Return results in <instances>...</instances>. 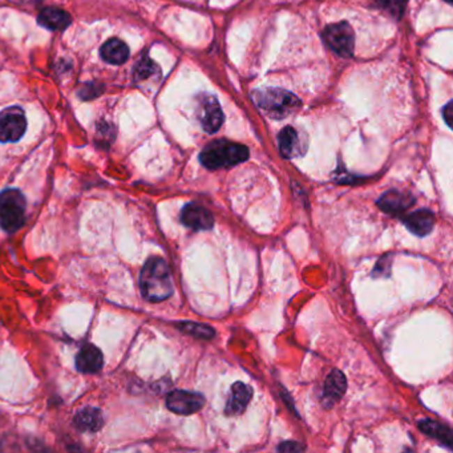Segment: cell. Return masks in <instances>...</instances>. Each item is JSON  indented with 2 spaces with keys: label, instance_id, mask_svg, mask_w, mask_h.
Here are the masks:
<instances>
[{
  "label": "cell",
  "instance_id": "obj_22",
  "mask_svg": "<svg viewBox=\"0 0 453 453\" xmlns=\"http://www.w3.org/2000/svg\"><path fill=\"white\" fill-rule=\"evenodd\" d=\"M388 263H391V261H388V259L384 261V258L381 259V261H378L372 275L374 277H387L390 274V266H391Z\"/></svg>",
  "mask_w": 453,
  "mask_h": 453
},
{
  "label": "cell",
  "instance_id": "obj_1",
  "mask_svg": "<svg viewBox=\"0 0 453 453\" xmlns=\"http://www.w3.org/2000/svg\"><path fill=\"white\" fill-rule=\"evenodd\" d=\"M142 297L149 302H162L173 294L169 265L160 256L149 258L140 272Z\"/></svg>",
  "mask_w": 453,
  "mask_h": 453
},
{
  "label": "cell",
  "instance_id": "obj_6",
  "mask_svg": "<svg viewBox=\"0 0 453 453\" xmlns=\"http://www.w3.org/2000/svg\"><path fill=\"white\" fill-rule=\"evenodd\" d=\"M27 128V118L22 108L8 107L0 112V141L20 140Z\"/></svg>",
  "mask_w": 453,
  "mask_h": 453
},
{
  "label": "cell",
  "instance_id": "obj_7",
  "mask_svg": "<svg viewBox=\"0 0 453 453\" xmlns=\"http://www.w3.org/2000/svg\"><path fill=\"white\" fill-rule=\"evenodd\" d=\"M205 406V397L197 392L174 390L167 397V407L177 415H193Z\"/></svg>",
  "mask_w": 453,
  "mask_h": 453
},
{
  "label": "cell",
  "instance_id": "obj_16",
  "mask_svg": "<svg viewBox=\"0 0 453 453\" xmlns=\"http://www.w3.org/2000/svg\"><path fill=\"white\" fill-rule=\"evenodd\" d=\"M73 425L82 432H98L104 425V417L98 408L86 407L75 415Z\"/></svg>",
  "mask_w": 453,
  "mask_h": 453
},
{
  "label": "cell",
  "instance_id": "obj_23",
  "mask_svg": "<svg viewBox=\"0 0 453 453\" xmlns=\"http://www.w3.org/2000/svg\"><path fill=\"white\" fill-rule=\"evenodd\" d=\"M303 450L305 447H302L299 443H293V441H287L278 447V451L281 452H300Z\"/></svg>",
  "mask_w": 453,
  "mask_h": 453
},
{
  "label": "cell",
  "instance_id": "obj_11",
  "mask_svg": "<svg viewBox=\"0 0 453 453\" xmlns=\"http://www.w3.org/2000/svg\"><path fill=\"white\" fill-rule=\"evenodd\" d=\"M104 358L93 344H84L76 356V369L83 374H96L102 369Z\"/></svg>",
  "mask_w": 453,
  "mask_h": 453
},
{
  "label": "cell",
  "instance_id": "obj_12",
  "mask_svg": "<svg viewBox=\"0 0 453 453\" xmlns=\"http://www.w3.org/2000/svg\"><path fill=\"white\" fill-rule=\"evenodd\" d=\"M403 222L412 234H415L417 237H425L432 231V229L435 227V215L428 209H422V210L408 214L403 220Z\"/></svg>",
  "mask_w": 453,
  "mask_h": 453
},
{
  "label": "cell",
  "instance_id": "obj_10",
  "mask_svg": "<svg viewBox=\"0 0 453 453\" xmlns=\"http://www.w3.org/2000/svg\"><path fill=\"white\" fill-rule=\"evenodd\" d=\"M415 204V199L411 194L399 192V190H388L383 194L381 199H378V206L383 212L397 215L400 213H404L410 209Z\"/></svg>",
  "mask_w": 453,
  "mask_h": 453
},
{
  "label": "cell",
  "instance_id": "obj_14",
  "mask_svg": "<svg viewBox=\"0 0 453 453\" xmlns=\"http://www.w3.org/2000/svg\"><path fill=\"white\" fill-rule=\"evenodd\" d=\"M278 144H279V151L284 158H294L303 155L305 152L299 133L294 128L286 127L282 129L278 136Z\"/></svg>",
  "mask_w": 453,
  "mask_h": 453
},
{
  "label": "cell",
  "instance_id": "obj_15",
  "mask_svg": "<svg viewBox=\"0 0 453 453\" xmlns=\"http://www.w3.org/2000/svg\"><path fill=\"white\" fill-rule=\"evenodd\" d=\"M347 390V382L346 376L339 369H334L325 382V390H323V400L326 401L327 407L332 406L335 401H338L340 397L344 395Z\"/></svg>",
  "mask_w": 453,
  "mask_h": 453
},
{
  "label": "cell",
  "instance_id": "obj_19",
  "mask_svg": "<svg viewBox=\"0 0 453 453\" xmlns=\"http://www.w3.org/2000/svg\"><path fill=\"white\" fill-rule=\"evenodd\" d=\"M419 428L422 429V432L425 433L427 436L432 438V439L439 440L440 443H443L447 448L452 450V431L450 427L445 424H441L436 420H423L419 423Z\"/></svg>",
  "mask_w": 453,
  "mask_h": 453
},
{
  "label": "cell",
  "instance_id": "obj_17",
  "mask_svg": "<svg viewBox=\"0 0 453 453\" xmlns=\"http://www.w3.org/2000/svg\"><path fill=\"white\" fill-rule=\"evenodd\" d=\"M39 24L51 31H64L71 24V16L68 13L55 7L44 8L38 16Z\"/></svg>",
  "mask_w": 453,
  "mask_h": 453
},
{
  "label": "cell",
  "instance_id": "obj_24",
  "mask_svg": "<svg viewBox=\"0 0 453 453\" xmlns=\"http://www.w3.org/2000/svg\"><path fill=\"white\" fill-rule=\"evenodd\" d=\"M379 3L384 7L399 13V11H401V4H404L406 0H379Z\"/></svg>",
  "mask_w": 453,
  "mask_h": 453
},
{
  "label": "cell",
  "instance_id": "obj_18",
  "mask_svg": "<svg viewBox=\"0 0 453 453\" xmlns=\"http://www.w3.org/2000/svg\"><path fill=\"white\" fill-rule=\"evenodd\" d=\"M100 54L107 63L120 66L127 61L129 57V48L125 43L118 39H109L108 42L102 44Z\"/></svg>",
  "mask_w": 453,
  "mask_h": 453
},
{
  "label": "cell",
  "instance_id": "obj_26",
  "mask_svg": "<svg viewBox=\"0 0 453 453\" xmlns=\"http://www.w3.org/2000/svg\"><path fill=\"white\" fill-rule=\"evenodd\" d=\"M445 1H447L448 4H451V3H452V0H445Z\"/></svg>",
  "mask_w": 453,
  "mask_h": 453
},
{
  "label": "cell",
  "instance_id": "obj_13",
  "mask_svg": "<svg viewBox=\"0 0 453 453\" xmlns=\"http://www.w3.org/2000/svg\"><path fill=\"white\" fill-rule=\"evenodd\" d=\"M252 395H253V391L247 384L242 382L233 384L231 395L227 400V415L236 416V415H240V413L245 411V408L247 407V404H249V401L252 399Z\"/></svg>",
  "mask_w": 453,
  "mask_h": 453
},
{
  "label": "cell",
  "instance_id": "obj_8",
  "mask_svg": "<svg viewBox=\"0 0 453 453\" xmlns=\"http://www.w3.org/2000/svg\"><path fill=\"white\" fill-rule=\"evenodd\" d=\"M199 118L205 132L215 133L224 123V114L214 96L201 95L199 98Z\"/></svg>",
  "mask_w": 453,
  "mask_h": 453
},
{
  "label": "cell",
  "instance_id": "obj_2",
  "mask_svg": "<svg viewBox=\"0 0 453 453\" xmlns=\"http://www.w3.org/2000/svg\"><path fill=\"white\" fill-rule=\"evenodd\" d=\"M249 158V149L237 142L215 140L208 144L199 155L201 164L208 169L231 168Z\"/></svg>",
  "mask_w": 453,
  "mask_h": 453
},
{
  "label": "cell",
  "instance_id": "obj_4",
  "mask_svg": "<svg viewBox=\"0 0 453 453\" xmlns=\"http://www.w3.org/2000/svg\"><path fill=\"white\" fill-rule=\"evenodd\" d=\"M26 199L17 189H6L0 193V227L14 233L24 224Z\"/></svg>",
  "mask_w": 453,
  "mask_h": 453
},
{
  "label": "cell",
  "instance_id": "obj_3",
  "mask_svg": "<svg viewBox=\"0 0 453 453\" xmlns=\"http://www.w3.org/2000/svg\"><path fill=\"white\" fill-rule=\"evenodd\" d=\"M255 104L274 120H282L299 111L302 102L297 96L281 88H266L254 92Z\"/></svg>",
  "mask_w": 453,
  "mask_h": 453
},
{
  "label": "cell",
  "instance_id": "obj_21",
  "mask_svg": "<svg viewBox=\"0 0 453 453\" xmlns=\"http://www.w3.org/2000/svg\"><path fill=\"white\" fill-rule=\"evenodd\" d=\"M155 70H156L155 63H153L151 59L145 57V59L142 60L141 63H139V66H137L136 76H137L139 79H145V77L151 76V75L155 72Z\"/></svg>",
  "mask_w": 453,
  "mask_h": 453
},
{
  "label": "cell",
  "instance_id": "obj_20",
  "mask_svg": "<svg viewBox=\"0 0 453 453\" xmlns=\"http://www.w3.org/2000/svg\"><path fill=\"white\" fill-rule=\"evenodd\" d=\"M177 327L185 334H189V335H192L194 338H199V339H212L215 335V330L213 327L202 325V323L180 322V323H177Z\"/></svg>",
  "mask_w": 453,
  "mask_h": 453
},
{
  "label": "cell",
  "instance_id": "obj_5",
  "mask_svg": "<svg viewBox=\"0 0 453 453\" xmlns=\"http://www.w3.org/2000/svg\"><path fill=\"white\" fill-rule=\"evenodd\" d=\"M323 40L339 56L351 57L354 54V31L346 22L327 26L323 31Z\"/></svg>",
  "mask_w": 453,
  "mask_h": 453
},
{
  "label": "cell",
  "instance_id": "obj_9",
  "mask_svg": "<svg viewBox=\"0 0 453 453\" xmlns=\"http://www.w3.org/2000/svg\"><path fill=\"white\" fill-rule=\"evenodd\" d=\"M181 222L185 227L193 229L196 231L210 230L214 225L212 213L199 204H187L181 212Z\"/></svg>",
  "mask_w": 453,
  "mask_h": 453
},
{
  "label": "cell",
  "instance_id": "obj_25",
  "mask_svg": "<svg viewBox=\"0 0 453 453\" xmlns=\"http://www.w3.org/2000/svg\"><path fill=\"white\" fill-rule=\"evenodd\" d=\"M443 117L445 120V124L448 127L452 125V118H453V108H452V101H450L444 108H443Z\"/></svg>",
  "mask_w": 453,
  "mask_h": 453
}]
</instances>
